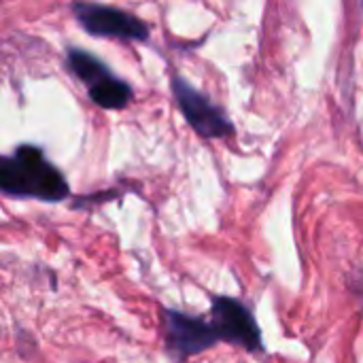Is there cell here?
Masks as SVG:
<instances>
[{
	"instance_id": "6da1fadb",
	"label": "cell",
	"mask_w": 363,
	"mask_h": 363,
	"mask_svg": "<svg viewBox=\"0 0 363 363\" xmlns=\"http://www.w3.org/2000/svg\"><path fill=\"white\" fill-rule=\"evenodd\" d=\"M0 191L15 198L62 202L68 196L64 174L34 145H21L13 155H0Z\"/></svg>"
},
{
	"instance_id": "7a4b0ae2",
	"label": "cell",
	"mask_w": 363,
	"mask_h": 363,
	"mask_svg": "<svg viewBox=\"0 0 363 363\" xmlns=\"http://www.w3.org/2000/svg\"><path fill=\"white\" fill-rule=\"evenodd\" d=\"M66 62L70 72L87 87L91 102H96L100 108L119 111L132 102L134 89L130 87V83L113 74L111 68L89 51L72 47L66 53Z\"/></svg>"
},
{
	"instance_id": "3957f363",
	"label": "cell",
	"mask_w": 363,
	"mask_h": 363,
	"mask_svg": "<svg viewBox=\"0 0 363 363\" xmlns=\"http://www.w3.org/2000/svg\"><path fill=\"white\" fill-rule=\"evenodd\" d=\"M170 87L177 100L179 111L183 113L189 128L202 138H228L234 134V123L228 113L215 104L206 94L196 89L187 79L174 74L170 79Z\"/></svg>"
},
{
	"instance_id": "277c9868",
	"label": "cell",
	"mask_w": 363,
	"mask_h": 363,
	"mask_svg": "<svg viewBox=\"0 0 363 363\" xmlns=\"http://www.w3.org/2000/svg\"><path fill=\"white\" fill-rule=\"evenodd\" d=\"M72 13L79 26L100 38H117V40H147L149 38V26L117 6L89 2V0H77L72 2Z\"/></svg>"
},
{
	"instance_id": "5b68a950",
	"label": "cell",
	"mask_w": 363,
	"mask_h": 363,
	"mask_svg": "<svg viewBox=\"0 0 363 363\" xmlns=\"http://www.w3.org/2000/svg\"><path fill=\"white\" fill-rule=\"evenodd\" d=\"M211 325H213L219 342H230L249 353L266 351L259 323L255 321L253 313L236 298H228V296L213 298Z\"/></svg>"
},
{
	"instance_id": "8992f818",
	"label": "cell",
	"mask_w": 363,
	"mask_h": 363,
	"mask_svg": "<svg viewBox=\"0 0 363 363\" xmlns=\"http://www.w3.org/2000/svg\"><path fill=\"white\" fill-rule=\"evenodd\" d=\"M166 347L177 359H187L200 355L219 342L211 321L191 317L179 311H166Z\"/></svg>"
}]
</instances>
